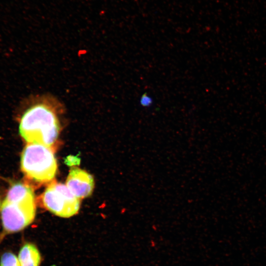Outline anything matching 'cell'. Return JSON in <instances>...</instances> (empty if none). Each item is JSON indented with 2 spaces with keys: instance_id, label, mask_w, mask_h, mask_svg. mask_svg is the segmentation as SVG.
<instances>
[{
  "instance_id": "ba28073f",
  "label": "cell",
  "mask_w": 266,
  "mask_h": 266,
  "mask_svg": "<svg viewBox=\"0 0 266 266\" xmlns=\"http://www.w3.org/2000/svg\"><path fill=\"white\" fill-rule=\"evenodd\" d=\"M152 99L146 93L143 94L140 98V103L144 107H149L152 104Z\"/></svg>"
},
{
  "instance_id": "277c9868",
  "label": "cell",
  "mask_w": 266,
  "mask_h": 266,
  "mask_svg": "<svg viewBox=\"0 0 266 266\" xmlns=\"http://www.w3.org/2000/svg\"><path fill=\"white\" fill-rule=\"evenodd\" d=\"M44 207L55 215L68 218L76 214L80 207V199L62 183L52 181L42 196Z\"/></svg>"
},
{
  "instance_id": "3957f363",
  "label": "cell",
  "mask_w": 266,
  "mask_h": 266,
  "mask_svg": "<svg viewBox=\"0 0 266 266\" xmlns=\"http://www.w3.org/2000/svg\"><path fill=\"white\" fill-rule=\"evenodd\" d=\"M21 168L33 181L39 183L50 182L57 170L53 149L38 144L27 143L22 153Z\"/></svg>"
},
{
  "instance_id": "52a82bcc",
  "label": "cell",
  "mask_w": 266,
  "mask_h": 266,
  "mask_svg": "<svg viewBox=\"0 0 266 266\" xmlns=\"http://www.w3.org/2000/svg\"><path fill=\"white\" fill-rule=\"evenodd\" d=\"M0 266H21L18 257L11 252L3 253L0 258Z\"/></svg>"
},
{
  "instance_id": "6da1fadb",
  "label": "cell",
  "mask_w": 266,
  "mask_h": 266,
  "mask_svg": "<svg viewBox=\"0 0 266 266\" xmlns=\"http://www.w3.org/2000/svg\"><path fill=\"white\" fill-rule=\"evenodd\" d=\"M57 102L47 98L34 101L24 111L19 130L27 143L44 145L52 149L61 130Z\"/></svg>"
},
{
  "instance_id": "8992f818",
  "label": "cell",
  "mask_w": 266,
  "mask_h": 266,
  "mask_svg": "<svg viewBox=\"0 0 266 266\" xmlns=\"http://www.w3.org/2000/svg\"><path fill=\"white\" fill-rule=\"evenodd\" d=\"M21 266H39L41 255L36 246L26 243L20 248L18 256Z\"/></svg>"
},
{
  "instance_id": "5b68a950",
  "label": "cell",
  "mask_w": 266,
  "mask_h": 266,
  "mask_svg": "<svg viewBox=\"0 0 266 266\" xmlns=\"http://www.w3.org/2000/svg\"><path fill=\"white\" fill-rule=\"evenodd\" d=\"M66 186L75 196L81 199L91 195L94 182L91 174L78 167H74L69 171Z\"/></svg>"
},
{
  "instance_id": "7a4b0ae2",
  "label": "cell",
  "mask_w": 266,
  "mask_h": 266,
  "mask_svg": "<svg viewBox=\"0 0 266 266\" xmlns=\"http://www.w3.org/2000/svg\"><path fill=\"white\" fill-rule=\"evenodd\" d=\"M1 219L6 233L20 232L33 221L36 212L33 192L21 183L14 184L2 202Z\"/></svg>"
}]
</instances>
